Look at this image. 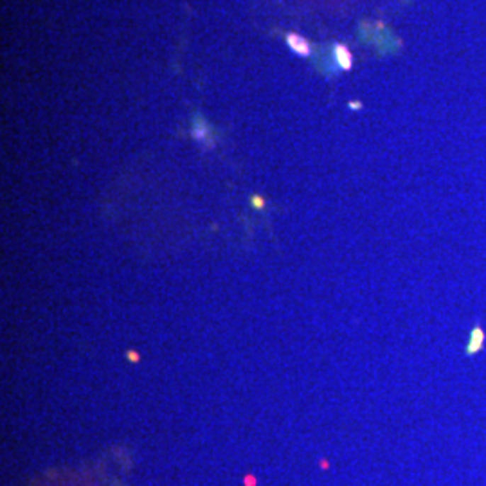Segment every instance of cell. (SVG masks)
Returning a JSON list of instances; mask_svg holds the SVG:
<instances>
[{"mask_svg":"<svg viewBox=\"0 0 486 486\" xmlns=\"http://www.w3.org/2000/svg\"><path fill=\"white\" fill-rule=\"evenodd\" d=\"M485 344V332H482L481 326H474V329L470 332V341H468L467 355H474Z\"/></svg>","mask_w":486,"mask_h":486,"instance_id":"6da1fadb","label":"cell"}]
</instances>
